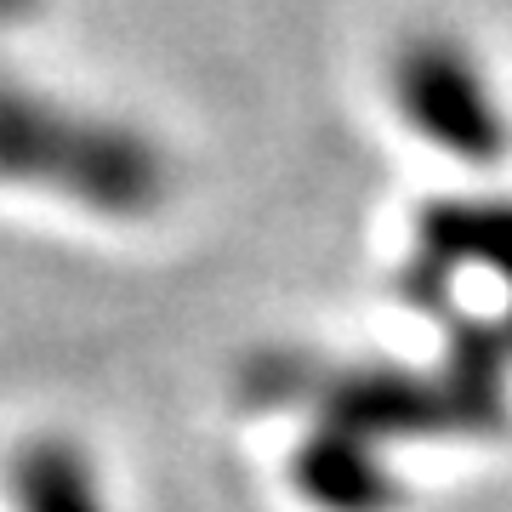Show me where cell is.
I'll return each mask as SVG.
<instances>
[{
  "label": "cell",
  "mask_w": 512,
  "mask_h": 512,
  "mask_svg": "<svg viewBox=\"0 0 512 512\" xmlns=\"http://www.w3.org/2000/svg\"><path fill=\"white\" fill-rule=\"evenodd\" d=\"M507 342H512V319H507Z\"/></svg>",
  "instance_id": "ba28073f"
},
{
  "label": "cell",
  "mask_w": 512,
  "mask_h": 512,
  "mask_svg": "<svg viewBox=\"0 0 512 512\" xmlns=\"http://www.w3.org/2000/svg\"><path fill=\"white\" fill-rule=\"evenodd\" d=\"M12 495L23 512H109L97 495V478L74 444H29L12 467Z\"/></svg>",
  "instance_id": "52a82bcc"
},
{
  "label": "cell",
  "mask_w": 512,
  "mask_h": 512,
  "mask_svg": "<svg viewBox=\"0 0 512 512\" xmlns=\"http://www.w3.org/2000/svg\"><path fill=\"white\" fill-rule=\"evenodd\" d=\"M313 404L325 410L330 427H348L359 439H439L461 433L456 404L439 376H416L399 365H365V370H319Z\"/></svg>",
  "instance_id": "3957f363"
},
{
  "label": "cell",
  "mask_w": 512,
  "mask_h": 512,
  "mask_svg": "<svg viewBox=\"0 0 512 512\" xmlns=\"http://www.w3.org/2000/svg\"><path fill=\"white\" fill-rule=\"evenodd\" d=\"M421 256L456 268H490L512 291V200H439L421 211Z\"/></svg>",
  "instance_id": "8992f818"
},
{
  "label": "cell",
  "mask_w": 512,
  "mask_h": 512,
  "mask_svg": "<svg viewBox=\"0 0 512 512\" xmlns=\"http://www.w3.org/2000/svg\"><path fill=\"white\" fill-rule=\"evenodd\" d=\"M0 183H40L103 217H143L165 200V160L114 120L46 109L40 97L0 86Z\"/></svg>",
  "instance_id": "6da1fadb"
},
{
  "label": "cell",
  "mask_w": 512,
  "mask_h": 512,
  "mask_svg": "<svg viewBox=\"0 0 512 512\" xmlns=\"http://www.w3.org/2000/svg\"><path fill=\"white\" fill-rule=\"evenodd\" d=\"M512 342L507 330L490 325H456L450 330V353H444L439 382L456 404L461 433H501L512 410Z\"/></svg>",
  "instance_id": "5b68a950"
},
{
  "label": "cell",
  "mask_w": 512,
  "mask_h": 512,
  "mask_svg": "<svg viewBox=\"0 0 512 512\" xmlns=\"http://www.w3.org/2000/svg\"><path fill=\"white\" fill-rule=\"evenodd\" d=\"M393 97H399L404 120L433 148H444L450 160H467V165L501 160L507 120L495 109L473 52H461L456 40L444 35L404 40L399 63H393Z\"/></svg>",
  "instance_id": "7a4b0ae2"
},
{
  "label": "cell",
  "mask_w": 512,
  "mask_h": 512,
  "mask_svg": "<svg viewBox=\"0 0 512 512\" xmlns=\"http://www.w3.org/2000/svg\"><path fill=\"white\" fill-rule=\"evenodd\" d=\"M296 490L325 512H393L399 501V478L382 461V444L359 439L348 427H319L302 450H296Z\"/></svg>",
  "instance_id": "277c9868"
}]
</instances>
